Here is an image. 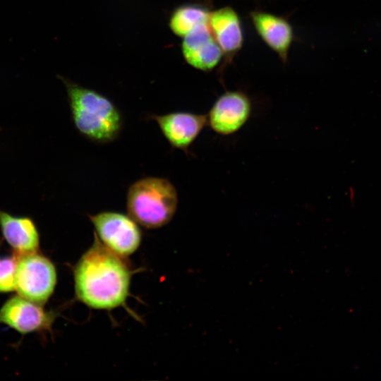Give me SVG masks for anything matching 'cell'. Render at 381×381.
<instances>
[{"mask_svg":"<svg viewBox=\"0 0 381 381\" xmlns=\"http://www.w3.org/2000/svg\"><path fill=\"white\" fill-rule=\"evenodd\" d=\"M125 258L104 246L94 234L93 243L73 270L76 299L96 310L124 306L133 275Z\"/></svg>","mask_w":381,"mask_h":381,"instance_id":"1","label":"cell"},{"mask_svg":"<svg viewBox=\"0 0 381 381\" xmlns=\"http://www.w3.org/2000/svg\"><path fill=\"white\" fill-rule=\"evenodd\" d=\"M68 95L73 123L79 133L97 143H108L120 135L123 116L116 106L98 92L61 78Z\"/></svg>","mask_w":381,"mask_h":381,"instance_id":"2","label":"cell"},{"mask_svg":"<svg viewBox=\"0 0 381 381\" xmlns=\"http://www.w3.org/2000/svg\"><path fill=\"white\" fill-rule=\"evenodd\" d=\"M178 193L165 178L147 176L132 183L126 194L128 214L146 229H157L174 217Z\"/></svg>","mask_w":381,"mask_h":381,"instance_id":"3","label":"cell"},{"mask_svg":"<svg viewBox=\"0 0 381 381\" xmlns=\"http://www.w3.org/2000/svg\"><path fill=\"white\" fill-rule=\"evenodd\" d=\"M13 255L17 259L16 291L20 296L43 306L56 284L54 265L37 252Z\"/></svg>","mask_w":381,"mask_h":381,"instance_id":"4","label":"cell"},{"mask_svg":"<svg viewBox=\"0 0 381 381\" xmlns=\"http://www.w3.org/2000/svg\"><path fill=\"white\" fill-rule=\"evenodd\" d=\"M100 242L117 255L126 258L135 253L142 241L138 224L128 214L103 211L87 215Z\"/></svg>","mask_w":381,"mask_h":381,"instance_id":"5","label":"cell"},{"mask_svg":"<svg viewBox=\"0 0 381 381\" xmlns=\"http://www.w3.org/2000/svg\"><path fill=\"white\" fill-rule=\"evenodd\" d=\"M253 102L243 91L226 90L214 102L207 115V126L217 134L236 133L253 115Z\"/></svg>","mask_w":381,"mask_h":381,"instance_id":"6","label":"cell"},{"mask_svg":"<svg viewBox=\"0 0 381 381\" xmlns=\"http://www.w3.org/2000/svg\"><path fill=\"white\" fill-rule=\"evenodd\" d=\"M55 318L54 313L20 295L8 298L0 308V323L23 334L49 330Z\"/></svg>","mask_w":381,"mask_h":381,"instance_id":"7","label":"cell"},{"mask_svg":"<svg viewBox=\"0 0 381 381\" xmlns=\"http://www.w3.org/2000/svg\"><path fill=\"white\" fill-rule=\"evenodd\" d=\"M169 145L188 152L189 147L207 126V115L188 111H175L165 114H151Z\"/></svg>","mask_w":381,"mask_h":381,"instance_id":"8","label":"cell"},{"mask_svg":"<svg viewBox=\"0 0 381 381\" xmlns=\"http://www.w3.org/2000/svg\"><path fill=\"white\" fill-rule=\"evenodd\" d=\"M208 25L223 55V71L226 66L231 64L243 47L244 34L242 23L233 8L224 6L210 11Z\"/></svg>","mask_w":381,"mask_h":381,"instance_id":"9","label":"cell"},{"mask_svg":"<svg viewBox=\"0 0 381 381\" xmlns=\"http://www.w3.org/2000/svg\"><path fill=\"white\" fill-rule=\"evenodd\" d=\"M249 17L261 40L286 64L295 39L293 26L289 20L262 10L250 11Z\"/></svg>","mask_w":381,"mask_h":381,"instance_id":"10","label":"cell"},{"mask_svg":"<svg viewBox=\"0 0 381 381\" xmlns=\"http://www.w3.org/2000/svg\"><path fill=\"white\" fill-rule=\"evenodd\" d=\"M181 47L186 62L200 71L214 69L223 59L208 23L199 25L187 33L183 37Z\"/></svg>","mask_w":381,"mask_h":381,"instance_id":"11","label":"cell"},{"mask_svg":"<svg viewBox=\"0 0 381 381\" xmlns=\"http://www.w3.org/2000/svg\"><path fill=\"white\" fill-rule=\"evenodd\" d=\"M0 229L15 254L38 251L40 234L30 217L16 216L0 209Z\"/></svg>","mask_w":381,"mask_h":381,"instance_id":"12","label":"cell"},{"mask_svg":"<svg viewBox=\"0 0 381 381\" xmlns=\"http://www.w3.org/2000/svg\"><path fill=\"white\" fill-rule=\"evenodd\" d=\"M210 11L198 4H186L174 10L169 27L176 35L183 37L196 26L208 23Z\"/></svg>","mask_w":381,"mask_h":381,"instance_id":"13","label":"cell"},{"mask_svg":"<svg viewBox=\"0 0 381 381\" xmlns=\"http://www.w3.org/2000/svg\"><path fill=\"white\" fill-rule=\"evenodd\" d=\"M16 262L14 255L0 259V293L16 290Z\"/></svg>","mask_w":381,"mask_h":381,"instance_id":"14","label":"cell"}]
</instances>
